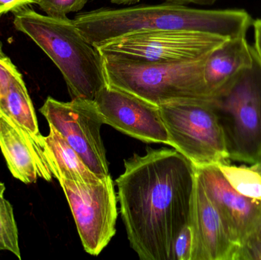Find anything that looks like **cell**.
<instances>
[{"label": "cell", "instance_id": "1", "mask_svg": "<svg viewBox=\"0 0 261 260\" xmlns=\"http://www.w3.org/2000/svg\"><path fill=\"white\" fill-rule=\"evenodd\" d=\"M196 167L176 150L148 148L125 160L116 180L130 247L142 260H173V247L190 223Z\"/></svg>", "mask_w": 261, "mask_h": 260}, {"label": "cell", "instance_id": "2", "mask_svg": "<svg viewBox=\"0 0 261 260\" xmlns=\"http://www.w3.org/2000/svg\"><path fill=\"white\" fill-rule=\"evenodd\" d=\"M73 20L95 47L114 38L144 31H199L230 39L246 36L253 23L250 14L243 9H195L167 2L122 9L100 8L77 14Z\"/></svg>", "mask_w": 261, "mask_h": 260}, {"label": "cell", "instance_id": "3", "mask_svg": "<svg viewBox=\"0 0 261 260\" xmlns=\"http://www.w3.org/2000/svg\"><path fill=\"white\" fill-rule=\"evenodd\" d=\"M13 14L15 28L30 38L59 69L71 99L94 101L108 84L103 58L73 20L41 15L29 6Z\"/></svg>", "mask_w": 261, "mask_h": 260}, {"label": "cell", "instance_id": "4", "mask_svg": "<svg viewBox=\"0 0 261 260\" xmlns=\"http://www.w3.org/2000/svg\"><path fill=\"white\" fill-rule=\"evenodd\" d=\"M207 57L193 62L161 64L102 55L107 83L158 106L182 101H211L203 77Z\"/></svg>", "mask_w": 261, "mask_h": 260}, {"label": "cell", "instance_id": "5", "mask_svg": "<svg viewBox=\"0 0 261 260\" xmlns=\"http://www.w3.org/2000/svg\"><path fill=\"white\" fill-rule=\"evenodd\" d=\"M251 66L230 81L211 102L223 129L229 160L261 162V60L252 46Z\"/></svg>", "mask_w": 261, "mask_h": 260}, {"label": "cell", "instance_id": "6", "mask_svg": "<svg viewBox=\"0 0 261 260\" xmlns=\"http://www.w3.org/2000/svg\"><path fill=\"white\" fill-rule=\"evenodd\" d=\"M159 108L170 146L195 167L229 163L225 134L211 101L170 102Z\"/></svg>", "mask_w": 261, "mask_h": 260}, {"label": "cell", "instance_id": "7", "mask_svg": "<svg viewBox=\"0 0 261 260\" xmlns=\"http://www.w3.org/2000/svg\"><path fill=\"white\" fill-rule=\"evenodd\" d=\"M228 38L193 30L144 31L96 46L104 56L136 62L177 64L205 59Z\"/></svg>", "mask_w": 261, "mask_h": 260}, {"label": "cell", "instance_id": "8", "mask_svg": "<svg viewBox=\"0 0 261 260\" xmlns=\"http://www.w3.org/2000/svg\"><path fill=\"white\" fill-rule=\"evenodd\" d=\"M73 214L84 250L98 256L116 235L117 197L110 175L91 182L58 180Z\"/></svg>", "mask_w": 261, "mask_h": 260}, {"label": "cell", "instance_id": "9", "mask_svg": "<svg viewBox=\"0 0 261 260\" xmlns=\"http://www.w3.org/2000/svg\"><path fill=\"white\" fill-rule=\"evenodd\" d=\"M39 111L92 172L100 177L110 175L100 133L103 119L94 101L77 98L64 102L49 96Z\"/></svg>", "mask_w": 261, "mask_h": 260}, {"label": "cell", "instance_id": "10", "mask_svg": "<svg viewBox=\"0 0 261 260\" xmlns=\"http://www.w3.org/2000/svg\"><path fill=\"white\" fill-rule=\"evenodd\" d=\"M94 102L104 124L141 141L170 145L158 105L110 84Z\"/></svg>", "mask_w": 261, "mask_h": 260}, {"label": "cell", "instance_id": "11", "mask_svg": "<svg viewBox=\"0 0 261 260\" xmlns=\"http://www.w3.org/2000/svg\"><path fill=\"white\" fill-rule=\"evenodd\" d=\"M196 176L239 246L261 226V203L233 189L218 165L196 168Z\"/></svg>", "mask_w": 261, "mask_h": 260}, {"label": "cell", "instance_id": "12", "mask_svg": "<svg viewBox=\"0 0 261 260\" xmlns=\"http://www.w3.org/2000/svg\"><path fill=\"white\" fill-rule=\"evenodd\" d=\"M190 224L193 233L190 260H232L237 245L196 172Z\"/></svg>", "mask_w": 261, "mask_h": 260}, {"label": "cell", "instance_id": "13", "mask_svg": "<svg viewBox=\"0 0 261 260\" xmlns=\"http://www.w3.org/2000/svg\"><path fill=\"white\" fill-rule=\"evenodd\" d=\"M0 149L12 175L25 184L53 177L43 147V136L23 129L0 110Z\"/></svg>", "mask_w": 261, "mask_h": 260}, {"label": "cell", "instance_id": "14", "mask_svg": "<svg viewBox=\"0 0 261 260\" xmlns=\"http://www.w3.org/2000/svg\"><path fill=\"white\" fill-rule=\"evenodd\" d=\"M253 63L252 46L246 36L230 38L215 49L207 57L203 77L212 99L245 69Z\"/></svg>", "mask_w": 261, "mask_h": 260}, {"label": "cell", "instance_id": "15", "mask_svg": "<svg viewBox=\"0 0 261 260\" xmlns=\"http://www.w3.org/2000/svg\"><path fill=\"white\" fill-rule=\"evenodd\" d=\"M48 135L43 136V147L53 177L76 182H91L102 177L92 172L77 153L52 125Z\"/></svg>", "mask_w": 261, "mask_h": 260}, {"label": "cell", "instance_id": "16", "mask_svg": "<svg viewBox=\"0 0 261 260\" xmlns=\"http://www.w3.org/2000/svg\"><path fill=\"white\" fill-rule=\"evenodd\" d=\"M0 110L23 129L36 137L41 135L33 104L18 70L9 73L0 84Z\"/></svg>", "mask_w": 261, "mask_h": 260}, {"label": "cell", "instance_id": "17", "mask_svg": "<svg viewBox=\"0 0 261 260\" xmlns=\"http://www.w3.org/2000/svg\"><path fill=\"white\" fill-rule=\"evenodd\" d=\"M234 190L246 198L261 203V174L252 166H238L230 163L218 165Z\"/></svg>", "mask_w": 261, "mask_h": 260}, {"label": "cell", "instance_id": "18", "mask_svg": "<svg viewBox=\"0 0 261 260\" xmlns=\"http://www.w3.org/2000/svg\"><path fill=\"white\" fill-rule=\"evenodd\" d=\"M11 252L21 259L18 245V227L14 217L12 205L3 196H0V251Z\"/></svg>", "mask_w": 261, "mask_h": 260}, {"label": "cell", "instance_id": "19", "mask_svg": "<svg viewBox=\"0 0 261 260\" xmlns=\"http://www.w3.org/2000/svg\"><path fill=\"white\" fill-rule=\"evenodd\" d=\"M89 0H38L37 5L46 15L65 19L67 14L82 10Z\"/></svg>", "mask_w": 261, "mask_h": 260}, {"label": "cell", "instance_id": "20", "mask_svg": "<svg viewBox=\"0 0 261 260\" xmlns=\"http://www.w3.org/2000/svg\"><path fill=\"white\" fill-rule=\"evenodd\" d=\"M232 260H261V226L237 246Z\"/></svg>", "mask_w": 261, "mask_h": 260}, {"label": "cell", "instance_id": "21", "mask_svg": "<svg viewBox=\"0 0 261 260\" xmlns=\"http://www.w3.org/2000/svg\"><path fill=\"white\" fill-rule=\"evenodd\" d=\"M193 247V233L190 224L186 226L176 238L173 247V260H190Z\"/></svg>", "mask_w": 261, "mask_h": 260}, {"label": "cell", "instance_id": "22", "mask_svg": "<svg viewBox=\"0 0 261 260\" xmlns=\"http://www.w3.org/2000/svg\"><path fill=\"white\" fill-rule=\"evenodd\" d=\"M38 0H0V16L5 14L14 13L26 6L37 4Z\"/></svg>", "mask_w": 261, "mask_h": 260}, {"label": "cell", "instance_id": "23", "mask_svg": "<svg viewBox=\"0 0 261 260\" xmlns=\"http://www.w3.org/2000/svg\"><path fill=\"white\" fill-rule=\"evenodd\" d=\"M254 27V44L253 46L257 56L261 60V18L253 21Z\"/></svg>", "mask_w": 261, "mask_h": 260}, {"label": "cell", "instance_id": "24", "mask_svg": "<svg viewBox=\"0 0 261 260\" xmlns=\"http://www.w3.org/2000/svg\"><path fill=\"white\" fill-rule=\"evenodd\" d=\"M167 3H174V4L187 6L190 4L199 5V6H212L219 0H164Z\"/></svg>", "mask_w": 261, "mask_h": 260}, {"label": "cell", "instance_id": "25", "mask_svg": "<svg viewBox=\"0 0 261 260\" xmlns=\"http://www.w3.org/2000/svg\"><path fill=\"white\" fill-rule=\"evenodd\" d=\"M0 68L5 69V70H14L17 68L12 61L3 52L1 43H0Z\"/></svg>", "mask_w": 261, "mask_h": 260}, {"label": "cell", "instance_id": "26", "mask_svg": "<svg viewBox=\"0 0 261 260\" xmlns=\"http://www.w3.org/2000/svg\"><path fill=\"white\" fill-rule=\"evenodd\" d=\"M112 3L117 5H130L136 4L139 3L140 0H110Z\"/></svg>", "mask_w": 261, "mask_h": 260}, {"label": "cell", "instance_id": "27", "mask_svg": "<svg viewBox=\"0 0 261 260\" xmlns=\"http://www.w3.org/2000/svg\"><path fill=\"white\" fill-rule=\"evenodd\" d=\"M5 191H6V186H5L4 183L0 182V196L4 195Z\"/></svg>", "mask_w": 261, "mask_h": 260}, {"label": "cell", "instance_id": "28", "mask_svg": "<svg viewBox=\"0 0 261 260\" xmlns=\"http://www.w3.org/2000/svg\"><path fill=\"white\" fill-rule=\"evenodd\" d=\"M252 167H254V169H257V171H259V172L261 174V162L260 163H257V164L255 165H252Z\"/></svg>", "mask_w": 261, "mask_h": 260}]
</instances>
